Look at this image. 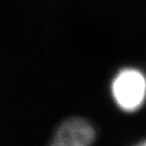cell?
<instances>
[{
    "instance_id": "1",
    "label": "cell",
    "mask_w": 146,
    "mask_h": 146,
    "mask_svg": "<svg viewBox=\"0 0 146 146\" xmlns=\"http://www.w3.org/2000/svg\"><path fill=\"white\" fill-rule=\"evenodd\" d=\"M116 103L128 111L136 110L146 96V79L144 75L133 68L121 70L111 84Z\"/></svg>"
},
{
    "instance_id": "2",
    "label": "cell",
    "mask_w": 146,
    "mask_h": 146,
    "mask_svg": "<svg viewBox=\"0 0 146 146\" xmlns=\"http://www.w3.org/2000/svg\"><path fill=\"white\" fill-rule=\"evenodd\" d=\"M95 139V132L88 121L79 118L64 121L58 129L52 144L58 146H86Z\"/></svg>"
},
{
    "instance_id": "3",
    "label": "cell",
    "mask_w": 146,
    "mask_h": 146,
    "mask_svg": "<svg viewBox=\"0 0 146 146\" xmlns=\"http://www.w3.org/2000/svg\"><path fill=\"white\" fill-rule=\"evenodd\" d=\"M140 144H141V145H146V141H144V142H141V143H140Z\"/></svg>"
}]
</instances>
